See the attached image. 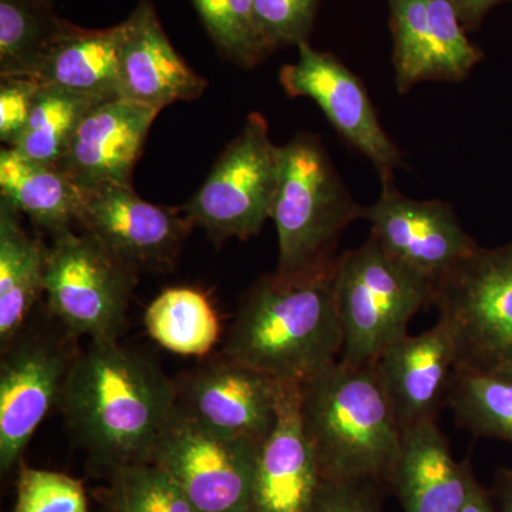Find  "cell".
I'll return each mask as SVG.
<instances>
[{
  "label": "cell",
  "mask_w": 512,
  "mask_h": 512,
  "mask_svg": "<svg viewBox=\"0 0 512 512\" xmlns=\"http://www.w3.org/2000/svg\"><path fill=\"white\" fill-rule=\"evenodd\" d=\"M109 476L110 512H200L177 481L157 464H130Z\"/></svg>",
  "instance_id": "f1b7e54d"
},
{
  "label": "cell",
  "mask_w": 512,
  "mask_h": 512,
  "mask_svg": "<svg viewBox=\"0 0 512 512\" xmlns=\"http://www.w3.org/2000/svg\"><path fill=\"white\" fill-rule=\"evenodd\" d=\"M175 412L202 429L262 443L278 412L279 382L222 355L175 380Z\"/></svg>",
  "instance_id": "5bb4252c"
},
{
  "label": "cell",
  "mask_w": 512,
  "mask_h": 512,
  "mask_svg": "<svg viewBox=\"0 0 512 512\" xmlns=\"http://www.w3.org/2000/svg\"><path fill=\"white\" fill-rule=\"evenodd\" d=\"M261 444L212 433L174 410L150 463L167 471L200 512H254Z\"/></svg>",
  "instance_id": "9c48e42d"
},
{
  "label": "cell",
  "mask_w": 512,
  "mask_h": 512,
  "mask_svg": "<svg viewBox=\"0 0 512 512\" xmlns=\"http://www.w3.org/2000/svg\"><path fill=\"white\" fill-rule=\"evenodd\" d=\"M123 35V22L107 29H83L67 22L28 79L99 101L120 99Z\"/></svg>",
  "instance_id": "44dd1931"
},
{
  "label": "cell",
  "mask_w": 512,
  "mask_h": 512,
  "mask_svg": "<svg viewBox=\"0 0 512 512\" xmlns=\"http://www.w3.org/2000/svg\"><path fill=\"white\" fill-rule=\"evenodd\" d=\"M301 419L325 480L390 484L402 429L375 365L338 360L302 384Z\"/></svg>",
  "instance_id": "3957f363"
},
{
  "label": "cell",
  "mask_w": 512,
  "mask_h": 512,
  "mask_svg": "<svg viewBox=\"0 0 512 512\" xmlns=\"http://www.w3.org/2000/svg\"><path fill=\"white\" fill-rule=\"evenodd\" d=\"M47 247L30 237L20 214L0 200V345L6 348L29 323L45 295Z\"/></svg>",
  "instance_id": "603a6c76"
},
{
  "label": "cell",
  "mask_w": 512,
  "mask_h": 512,
  "mask_svg": "<svg viewBox=\"0 0 512 512\" xmlns=\"http://www.w3.org/2000/svg\"><path fill=\"white\" fill-rule=\"evenodd\" d=\"M447 407L453 410L457 426L474 437L512 446V369L456 367Z\"/></svg>",
  "instance_id": "cb8c5ba5"
},
{
  "label": "cell",
  "mask_w": 512,
  "mask_h": 512,
  "mask_svg": "<svg viewBox=\"0 0 512 512\" xmlns=\"http://www.w3.org/2000/svg\"><path fill=\"white\" fill-rule=\"evenodd\" d=\"M55 0H0V77H30L66 28Z\"/></svg>",
  "instance_id": "484cf974"
},
{
  "label": "cell",
  "mask_w": 512,
  "mask_h": 512,
  "mask_svg": "<svg viewBox=\"0 0 512 512\" xmlns=\"http://www.w3.org/2000/svg\"><path fill=\"white\" fill-rule=\"evenodd\" d=\"M338 258L301 274L274 272L255 282L239 303L224 356L276 382L299 384L335 365L343 350Z\"/></svg>",
  "instance_id": "7a4b0ae2"
},
{
  "label": "cell",
  "mask_w": 512,
  "mask_h": 512,
  "mask_svg": "<svg viewBox=\"0 0 512 512\" xmlns=\"http://www.w3.org/2000/svg\"><path fill=\"white\" fill-rule=\"evenodd\" d=\"M457 365L456 339L443 319L417 336L406 335L375 363L400 429L437 420L447 406Z\"/></svg>",
  "instance_id": "2e32d148"
},
{
  "label": "cell",
  "mask_w": 512,
  "mask_h": 512,
  "mask_svg": "<svg viewBox=\"0 0 512 512\" xmlns=\"http://www.w3.org/2000/svg\"><path fill=\"white\" fill-rule=\"evenodd\" d=\"M77 336L28 325L6 348L0 366V470L19 463L47 412L60 393L80 350Z\"/></svg>",
  "instance_id": "30bf717a"
},
{
  "label": "cell",
  "mask_w": 512,
  "mask_h": 512,
  "mask_svg": "<svg viewBox=\"0 0 512 512\" xmlns=\"http://www.w3.org/2000/svg\"><path fill=\"white\" fill-rule=\"evenodd\" d=\"M298 50V60L279 73L285 92L315 101L340 136L375 165L380 177L393 175L403 164L402 154L380 124L362 80L338 57L319 52L308 42Z\"/></svg>",
  "instance_id": "4fadbf2b"
},
{
  "label": "cell",
  "mask_w": 512,
  "mask_h": 512,
  "mask_svg": "<svg viewBox=\"0 0 512 512\" xmlns=\"http://www.w3.org/2000/svg\"><path fill=\"white\" fill-rule=\"evenodd\" d=\"M466 29H477L494 6L508 0H450Z\"/></svg>",
  "instance_id": "836d02e7"
},
{
  "label": "cell",
  "mask_w": 512,
  "mask_h": 512,
  "mask_svg": "<svg viewBox=\"0 0 512 512\" xmlns=\"http://www.w3.org/2000/svg\"><path fill=\"white\" fill-rule=\"evenodd\" d=\"M460 512H497L494 498L485 490L483 485L478 483L476 478H474L473 484H471L466 504H464Z\"/></svg>",
  "instance_id": "e575fe53"
},
{
  "label": "cell",
  "mask_w": 512,
  "mask_h": 512,
  "mask_svg": "<svg viewBox=\"0 0 512 512\" xmlns=\"http://www.w3.org/2000/svg\"><path fill=\"white\" fill-rule=\"evenodd\" d=\"M40 84L28 77H0V140L13 148L25 133Z\"/></svg>",
  "instance_id": "1f68e13d"
},
{
  "label": "cell",
  "mask_w": 512,
  "mask_h": 512,
  "mask_svg": "<svg viewBox=\"0 0 512 512\" xmlns=\"http://www.w3.org/2000/svg\"><path fill=\"white\" fill-rule=\"evenodd\" d=\"M379 198L363 210L370 237L390 256L431 284L446 278L480 245L458 221L453 205L413 200L384 175Z\"/></svg>",
  "instance_id": "8fae6325"
},
{
  "label": "cell",
  "mask_w": 512,
  "mask_h": 512,
  "mask_svg": "<svg viewBox=\"0 0 512 512\" xmlns=\"http://www.w3.org/2000/svg\"><path fill=\"white\" fill-rule=\"evenodd\" d=\"M16 490L10 512H89L83 484L67 474L23 467Z\"/></svg>",
  "instance_id": "f546056e"
},
{
  "label": "cell",
  "mask_w": 512,
  "mask_h": 512,
  "mask_svg": "<svg viewBox=\"0 0 512 512\" xmlns=\"http://www.w3.org/2000/svg\"><path fill=\"white\" fill-rule=\"evenodd\" d=\"M212 42L229 62L251 69L269 55L259 36L254 0H191Z\"/></svg>",
  "instance_id": "83f0119b"
},
{
  "label": "cell",
  "mask_w": 512,
  "mask_h": 512,
  "mask_svg": "<svg viewBox=\"0 0 512 512\" xmlns=\"http://www.w3.org/2000/svg\"><path fill=\"white\" fill-rule=\"evenodd\" d=\"M380 481L323 480L306 512H380Z\"/></svg>",
  "instance_id": "d6a6232c"
},
{
  "label": "cell",
  "mask_w": 512,
  "mask_h": 512,
  "mask_svg": "<svg viewBox=\"0 0 512 512\" xmlns=\"http://www.w3.org/2000/svg\"><path fill=\"white\" fill-rule=\"evenodd\" d=\"M394 83L461 82L483 60L450 0H390Z\"/></svg>",
  "instance_id": "9a60e30c"
},
{
  "label": "cell",
  "mask_w": 512,
  "mask_h": 512,
  "mask_svg": "<svg viewBox=\"0 0 512 512\" xmlns=\"http://www.w3.org/2000/svg\"><path fill=\"white\" fill-rule=\"evenodd\" d=\"M123 28L120 99L161 111L204 93L207 82L174 49L150 0L138 2Z\"/></svg>",
  "instance_id": "d6986e66"
},
{
  "label": "cell",
  "mask_w": 512,
  "mask_h": 512,
  "mask_svg": "<svg viewBox=\"0 0 512 512\" xmlns=\"http://www.w3.org/2000/svg\"><path fill=\"white\" fill-rule=\"evenodd\" d=\"M431 306L456 339V367L512 369V241L478 247L434 285Z\"/></svg>",
  "instance_id": "ba28073f"
},
{
  "label": "cell",
  "mask_w": 512,
  "mask_h": 512,
  "mask_svg": "<svg viewBox=\"0 0 512 512\" xmlns=\"http://www.w3.org/2000/svg\"><path fill=\"white\" fill-rule=\"evenodd\" d=\"M495 500L500 504L501 511L512 512V470L500 468L495 476Z\"/></svg>",
  "instance_id": "d590c367"
},
{
  "label": "cell",
  "mask_w": 512,
  "mask_h": 512,
  "mask_svg": "<svg viewBox=\"0 0 512 512\" xmlns=\"http://www.w3.org/2000/svg\"><path fill=\"white\" fill-rule=\"evenodd\" d=\"M158 113L126 99L97 104L84 117L56 167L82 190L131 184L134 167Z\"/></svg>",
  "instance_id": "ac0fdd59"
},
{
  "label": "cell",
  "mask_w": 512,
  "mask_h": 512,
  "mask_svg": "<svg viewBox=\"0 0 512 512\" xmlns=\"http://www.w3.org/2000/svg\"><path fill=\"white\" fill-rule=\"evenodd\" d=\"M148 335L174 355L205 356L220 338V320L210 299L192 288H168L144 313Z\"/></svg>",
  "instance_id": "d4e9b609"
},
{
  "label": "cell",
  "mask_w": 512,
  "mask_h": 512,
  "mask_svg": "<svg viewBox=\"0 0 512 512\" xmlns=\"http://www.w3.org/2000/svg\"><path fill=\"white\" fill-rule=\"evenodd\" d=\"M365 207L348 187L315 134L299 133L281 147V173L271 220L278 232L276 274L293 275L335 261V249Z\"/></svg>",
  "instance_id": "277c9868"
},
{
  "label": "cell",
  "mask_w": 512,
  "mask_h": 512,
  "mask_svg": "<svg viewBox=\"0 0 512 512\" xmlns=\"http://www.w3.org/2000/svg\"><path fill=\"white\" fill-rule=\"evenodd\" d=\"M320 0H254L259 36L269 55L308 42Z\"/></svg>",
  "instance_id": "4dcf8cb0"
},
{
  "label": "cell",
  "mask_w": 512,
  "mask_h": 512,
  "mask_svg": "<svg viewBox=\"0 0 512 512\" xmlns=\"http://www.w3.org/2000/svg\"><path fill=\"white\" fill-rule=\"evenodd\" d=\"M302 384L279 382L278 412L256 460L254 512H306L323 474L303 430Z\"/></svg>",
  "instance_id": "e0dca14e"
},
{
  "label": "cell",
  "mask_w": 512,
  "mask_h": 512,
  "mask_svg": "<svg viewBox=\"0 0 512 512\" xmlns=\"http://www.w3.org/2000/svg\"><path fill=\"white\" fill-rule=\"evenodd\" d=\"M100 103L103 101L63 87L40 84L28 126L13 150L37 163L56 167L84 117Z\"/></svg>",
  "instance_id": "4316f807"
},
{
  "label": "cell",
  "mask_w": 512,
  "mask_h": 512,
  "mask_svg": "<svg viewBox=\"0 0 512 512\" xmlns=\"http://www.w3.org/2000/svg\"><path fill=\"white\" fill-rule=\"evenodd\" d=\"M175 403V380L153 360L119 342H92L74 359L56 406L74 443L110 474L150 463Z\"/></svg>",
  "instance_id": "6da1fadb"
},
{
  "label": "cell",
  "mask_w": 512,
  "mask_h": 512,
  "mask_svg": "<svg viewBox=\"0 0 512 512\" xmlns=\"http://www.w3.org/2000/svg\"><path fill=\"white\" fill-rule=\"evenodd\" d=\"M136 284L137 274L89 232L70 228L53 235L46 256L47 311L77 338L119 342Z\"/></svg>",
  "instance_id": "8992f818"
},
{
  "label": "cell",
  "mask_w": 512,
  "mask_h": 512,
  "mask_svg": "<svg viewBox=\"0 0 512 512\" xmlns=\"http://www.w3.org/2000/svg\"><path fill=\"white\" fill-rule=\"evenodd\" d=\"M110 512V511H109Z\"/></svg>",
  "instance_id": "8d00e7d4"
},
{
  "label": "cell",
  "mask_w": 512,
  "mask_h": 512,
  "mask_svg": "<svg viewBox=\"0 0 512 512\" xmlns=\"http://www.w3.org/2000/svg\"><path fill=\"white\" fill-rule=\"evenodd\" d=\"M0 200L50 237L79 224L84 191L55 165L37 163L13 148L0 150Z\"/></svg>",
  "instance_id": "7402d4cb"
},
{
  "label": "cell",
  "mask_w": 512,
  "mask_h": 512,
  "mask_svg": "<svg viewBox=\"0 0 512 512\" xmlns=\"http://www.w3.org/2000/svg\"><path fill=\"white\" fill-rule=\"evenodd\" d=\"M84 191L79 224L134 274L173 269L194 224L183 210L138 197L133 184Z\"/></svg>",
  "instance_id": "7c38bea8"
},
{
  "label": "cell",
  "mask_w": 512,
  "mask_h": 512,
  "mask_svg": "<svg viewBox=\"0 0 512 512\" xmlns=\"http://www.w3.org/2000/svg\"><path fill=\"white\" fill-rule=\"evenodd\" d=\"M335 293L343 328L340 362L370 366L407 335L421 308L433 305L434 285L369 237L339 256Z\"/></svg>",
  "instance_id": "5b68a950"
},
{
  "label": "cell",
  "mask_w": 512,
  "mask_h": 512,
  "mask_svg": "<svg viewBox=\"0 0 512 512\" xmlns=\"http://www.w3.org/2000/svg\"><path fill=\"white\" fill-rule=\"evenodd\" d=\"M470 461L458 463L437 420L402 430L390 485L404 512H460L474 480Z\"/></svg>",
  "instance_id": "ffe728a7"
},
{
  "label": "cell",
  "mask_w": 512,
  "mask_h": 512,
  "mask_svg": "<svg viewBox=\"0 0 512 512\" xmlns=\"http://www.w3.org/2000/svg\"><path fill=\"white\" fill-rule=\"evenodd\" d=\"M279 173L281 147L271 140L268 121L262 114H249L241 133L181 210L217 245L231 238L247 241L271 218Z\"/></svg>",
  "instance_id": "52a82bcc"
}]
</instances>
